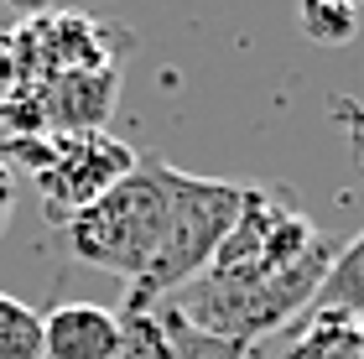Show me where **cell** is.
<instances>
[{
  "label": "cell",
  "instance_id": "6da1fadb",
  "mask_svg": "<svg viewBox=\"0 0 364 359\" xmlns=\"http://www.w3.org/2000/svg\"><path fill=\"white\" fill-rule=\"evenodd\" d=\"M245 188L224 183V177H198L167 161V224H161L156 255L125 291V307H156L172 291H182L193 276L208 271L213 250L235 230Z\"/></svg>",
  "mask_w": 364,
  "mask_h": 359
},
{
  "label": "cell",
  "instance_id": "7a4b0ae2",
  "mask_svg": "<svg viewBox=\"0 0 364 359\" xmlns=\"http://www.w3.org/2000/svg\"><path fill=\"white\" fill-rule=\"evenodd\" d=\"M161 224H167V161L141 156V167L120 177L105 198L78 208L68 224H58L68 240V255L94 271H114L125 282L151 266Z\"/></svg>",
  "mask_w": 364,
  "mask_h": 359
},
{
  "label": "cell",
  "instance_id": "3957f363",
  "mask_svg": "<svg viewBox=\"0 0 364 359\" xmlns=\"http://www.w3.org/2000/svg\"><path fill=\"white\" fill-rule=\"evenodd\" d=\"M141 167V151L125 141H114L109 130H73V136L47 141L42 167L31 172V183L42 193V214L47 224H68L78 208H89L94 198L130 177Z\"/></svg>",
  "mask_w": 364,
  "mask_h": 359
},
{
  "label": "cell",
  "instance_id": "277c9868",
  "mask_svg": "<svg viewBox=\"0 0 364 359\" xmlns=\"http://www.w3.org/2000/svg\"><path fill=\"white\" fill-rule=\"evenodd\" d=\"M6 42H11V84L120 68L114 53L125 47V37H114L109 26H99L78 11H47L37 21H21V31H11Z\"/></svg>",
  "mask_w": 364,
  "mask_h": 359
},
{
  "label": "cell",
  "instance_id": "5b68a950",
  "mask_svg": "<svg viewBox=\"0 0 364 359\" xmlns=\"http://www.w3.org/2000/svg\"><path fill=\"white\" fill-rule=\"evenodd\" d=\"M120 313L99 302H58L42 313V359H114Z\"/></svg>",
  "mask_w": 364,
  "mask_h": 359
},
{
  "label": "cell",
  "instance_id": "8992f818",
  "mask_svg": "<svg viewBox=\"0 0 364 359\" xmlns=\"http://www.w3.org/2000/svg\"><path fill=\"white\" fill-rule=\"evenodd\" d=\"M312 313H343V318H364V235H354L349 245H338L333 266H328Z\"/></svg>",
  "mask_w": 364,
  "mask_h": 359
},
{
  "label": "cell",
  "instance_id": "52a82bcc",
  "mask_svg": "<svg viewBox=\"0 0 364 359\" xmlns=\"http://www.w3.org/2000/svg\"><path fill=\"white\" fill-rule=\"evenodd\" d=\"M296 21H302V37L318 47H349L359 37L364 6L359 0H296Z\"/></svg>",
  "mask_w": 364,
  "mask_h": 359
},
{
  "label": "cell",
  "instance_id": "ba28073f",
  "mask_svg": "<svg viewBox=\"0 0 364 359\" xmlns=\"http://www.w3.org/2000/svg\"><path fill=\"white\" fill-rule=\"evenodd\" d=\"M161 313V328H167V344H172V359H245L250 344H235V338H219L208 328H193L182 313H172L167 302H156Z\"/></svg>",
  "mask_w": 364,
  "mask_h": 359
},
{
  "label": "cell",
  "instance_id": "9c48e42d",
  "mask_svg": "<svg viewBox=\"0 0 364 359\" xmlns=\"http://www.w3.org/2000/svg\"><path fill=\"white\" fill-rule=\"evenodd\" d=\"M114 359H172L156 307H120V349Z\"/></svg>",
  "mask_w": 364,
  "mask_h": 359
},
{
  "label": "cell",
  "instance_id": "30bf717a",
  "mask_svg": "<svg viewBox=\"0 0 364 359\" xmlns=\"http://www.w3.org/2000/svg\"><path fill=\"white\" fill-rule=\"evenodd\" d=\"M0 359H42V313L0 291Z\"/></svg>",
  "mask_w": 364,
  "mask_h": 359
},
{
  "label": "cell",
  "instance_id": "8fae6325",
  "mask_svg": "<svg viewBox=\"0 0 364 359\" xmlns=\"http://www.w3.org/2000/svg\"><path fill=\"white\" fill-rule=\"evenodd\" d=\"M333 115H338V125H349V136H354V161H359V172H364V105H354V100H333Z\"/></svg>",
  "mask_w": 364,
  "mask_h": 359
},
{
  "label": "cell",
  "instance_id": "7c38bea8",
  "mask_svg": "<svg viewBox=\"0 0 364 359\" xmlns=\"http://www.w3.org/2000/svg\"><path fill=\"white\" fill-rule=\"evenodd\" d=\"M11 214H16V167L0 156V235H6Z\"/></svg>",
  "mask_w": 364,
  "mask_h": 359
},
{
  "label": "cell",
  "instance_id": "4fadbf2b",
  "mask_svg": "<svg viewBox=\"0 0 364 359\" xmlns=\"http://www.w3.org/2000/svg\"><path fill=\"white\" fill-rule=\"evenodd\" d=\"M0 6H6L11 16H21V21H37V16H47L58 0H0Z\"/></svg>",
  "mask_w": 364,
  "mask_h": 359
},
{
  "label": "cell",
  "instance_id": "5bb4252c",
  "mask_svg": "<svg viewBox=\"0 0 364 359\" xmlns=\"http://www.w3.org/2000/svg\"><path fill=\"white\" fill-rule=\"evenodd\" d=\"M6 84H11V42L0 37V89H6Z\"/></svg>",
  "mask_w": 364,
  "mask_h": 359
},
{
  "label": "cell",
  "instance_id": "9a60e30c",
  "mask_svg": "<svg viewBox=\"0 0 364 359\" xmlns=\"http://www.w3.org/2000/svg\"><path fill=\"white\" fill-rule=\"evenodd\" d=\"M359 6H364V0H359Z\"/></svg>",
  "mask_w": 364,
  "mask_h": 359
}]
</instances>
